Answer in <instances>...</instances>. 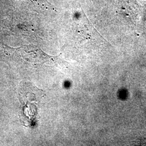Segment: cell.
Listing matches in <instances>:
<instances>
[{
    "label": "cell",
    "mask_w": 146,
    "mask_h": 146,
    "mask_svg": "<svg viewBox=\"0 0 146 146\" xmlns=\"http://www.w3.org/2000/svg\"><path fill=\"white\" fill-rule=\"evenodd\" d=\"M19 95L21 103L20 122L26 127H31L35 123L43 93L31 83H25L21 85Z\"/></svg>",
    "instance_id": "1"
}]
</instances>
